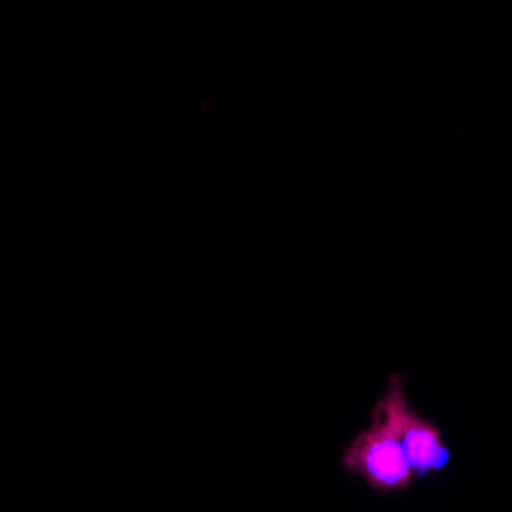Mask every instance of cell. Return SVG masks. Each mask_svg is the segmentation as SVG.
Segmentation results:
<instances>
[{"label": "cell", "instance_id": "obj_1", "mask_svg": "<svg viewBox=\"0 0 512 512\" xmlns=\"http://www.w3.org/2000/svg\"><path fill=\"white\" fill-rule=\"evenodd\" d=\"M338 467L375 494H408L417 485V473L402 448L393 417L378 402L371 408L368 427H362L341 451Z\"/></svg>", "mask_w": 512, "mask_h": 512}, {"label": "cell", "instance_id": "obj_2", "mask_svg": "<svg viewBox=\"0 0 512 512\" xmlns=\"http://www.w3.org/2000/svg\"><path fill=\"white\" fill-rule=\"evenodd\" d=\"M378 405L393 417V424L399 430L402 448L411 460V467L417 473V482H424L430 476H442L451 467V445L445 442V433L439 424H433L430 417L417 414L408 402L405 384L399 375H393L378 399Z\"/></svg>", "mask_w": 512, "mask_h": 512}]
</instances>
